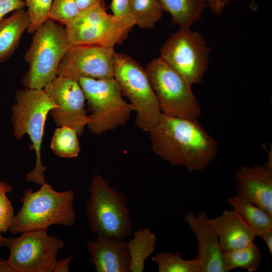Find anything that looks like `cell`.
<instances>
[{
    "label": "cell",
    "instance_id": "1",
    "mask_svg": "<svg viewBox=\"0 0 272 272\" xmlns=\"http://www.w3.org/2000/svg\"><path fill=\"white\" fill-rule=\"evenodd\" d=\"M148 132L156 155L189 172L202 171L217 155V143L197 119L162 113L159 121Z\"/></svg>",
    "mask_w": 272,
    "mask_h": 272
},
{
    "label": "cell",
    "instance_id": "2",
    "mask_svg": "<svg viewBox=\"0 0 272 272\" xmlns=\"http://www.w3.org/2000/svg\"><path fill=\"white\" fill-rule=\"evenodd\" d=\"M72 190L58 192L45 182L36 191L25 190L22 207L15 215L9 231L12 234L47 230L51 225L72 226L76 221Z\"/></svg>",
    "mask_w": 272,
    "mask_h": 272
},
{
    "label": "cell",
    "instance_id": "3",
    "mask_svg": "<svg viewBox=\"0 0 272 272\" xmlns=\"http://www.w3.org/2000/svg\"><path fill=\"white\" fill-rule=\"evenodd\" d=\"M85 212L91 231L97 236L124 240L132 231L127 199L99 173L89 188Z\"/></svg>",
    "mask_w": 272,
    "mask_h": 272
},
{
    "label": "cell",
    "instance_id": "4",
    "mask_svg": "<svg viewBox=\"0 0 272 272\" xmlns=\"http://www.w3.org/2000/svg\"><path fill=\"white\" fill-rule=\"evenodd\" d=\"M33 34L24 57L28 69L22 83L26 88L43 89L57 76L58 65L70 45L64 27L49 19Z\"/></svg>",
    "mask_w": 272,
    "mask_h": 272
},
{
    "label": "cell",
    "instance_id": "5",
    "mask_svg": "<svg viewBox=\"0 0 272 272\" xmlns=\"http://www.w3.org/2000/svg\"><path fill=\"white\" fill-rule=\"evenodd\" d=\"M16 104L12 107V121L15 137L20 140L25 134L32 142L31 149L36 156L34 168L26 175V180L40 185L45 183L47 168L41 160L40 148L44 126L48 113L57 106L43 89L25 88L17 91Z\"/></svg>",
    "mask_w": 272,
    "mask_h": 272
},
{
    "label": "cell",
    "instance_id": "6",
    "mask_svg": "<svg viewBox=\"0 0 272 272\" xmlns=\"http://www.w3.org/2000/svg\"><path fill=\"white\" fill-rule=\"evenodd\" d=\"M113 78L136 113L135 124L148 132L162 111L145 69L129 55L116 52Z\"/></svg>",
    "mask_w": 272,
    "mask_h": 272
},
{
    "label": "cell",
    "instance_id": "7",
    "mask_svg": "<svg viewBox=\"0 0 272 272\" xmlns=\"http://www.w3.org/2000/svg\"><path fill=\"white\" fill-rule=\"evenodd\" d=\"M78 82L91 113L87 125L91 132L99 135L125 125L133 109L114 78H83Z\"/></svg>",
    "mask_w": 272,
    "mask_h": 272
},
{
    "label": "cell",
    "instance_id": "8",
    "mask_svg": "<svg viewBox=\"0 0 272 272\" xmlns=\"http://www.w3.org/2000/svg\"><path fill=\"white\" fill-rule=\"evenodd\" d=\"M145 70L162 113L192 119L200 116V106L191 85L160 57L150 61Z\"/></svg>",
    "mask_w": 272,
    "mask_h": 272
},
{
    "label": "cell",
    "instance_id": "9",
    "mask_svg": "<svg viewBox=\"0 0 272 272\" xmlns=\"http://www.w3.org/2000/svg\"><path fill=\"white\" fill-rule=\"evenodd\" d=\"M70 46L78 45L113 47L127 38L130 29L107 13L104 1L80 11L64 25Z\"/></svg>",
    "mask_w": 272,
    "mask_h": 272
},
{
    "label": "cell",
    "instance_id": "10",
    "mask_svg": "<svg viewBox=\"0 0 272 272\" xmlns=\"http://www.w3.org/2000/svg\"><path fill=\"white\" fill-rule=\"evenodd\" d=\"M21 234L5 238L4 246L10 250L7 261L13 272H55L57 254L64 243L47 230Z\"/></svg>",
    "mask_w": 272,
    "mask_h": 272
},
{
    "label": "cell",
    "instance_id": "11",
    "mask_svg": "<svg viewBox=\"0 0 272 272\" xmlns=\"http://www.w3.org/2000/svg\"><path fill=\"white\" fill-rule=\"evenodd\" d=\"M211 50L199 33L180 28L162 45L160 57L192 86L201 82Z\"/></svg>",
    "mask_w": 272,
    "mask_h": 272
},
{
    "label": "cell",
    "instance_id": "12",
    "mask_svg": "<svg viewBox=\"0 0 272 272\" xmlns=\"http://www.w3.org/2000/svg\"><path fill=\"white\" fill-rule=\"evenodd\" d=\"M115 53L113 47L70 46L58 65L57 76L77 81L83 78H113Z\"/></svg>",
    "mask_w": 272,
    "mask_h": 272
},
{
    "label": "cell",
    "instance_id": "13",
    "mask_svg": "<svg viewBox=\"0 0 272 272\" xmlns=\"http://www.w3.org/2000/svg\"><path fill=\"white\" fill-rule=\"evenodd\" d=\"M43 89L57 106L51 110L56 126L71 127L81 135L89 116L85 108V97L78 81L57 76Z\"/></svg>",
    "mask_w": 272,
    "mask_h": 272
},
{
    "label": "cell",
    "instance_id": "14",
    "mask_svg": "<svg viewBox=\"0 0 272 272\" xmlns=\"http://www.w3.org/2000/svg\"><path fill=\"white\" fill-rule=\"evenodd\" d=\"M262 165L243 166L234 174L235 194L244 198L272 216V153Z\"/></svg>",
    "mask_w": 272,
    "mask_h": 272
},
{
    "label": "cell",
    "instance_id": "15",
    "mask_svg": "<svg viewBox=\"0 0 272 272\" xmlns=\"http://www.w3.org/2000/svg\"><path fill=\"white\" fill-rule=\"evenodd\" d=\"M184 220L195 234L198 242L196 258L200 264V272H225L222 262L223 250L218 237L209 222L207 213L196 215L189 212Z\"/></svg>",
    "mask_w": 272,
    "mask_h": 272
},
{
    "label": "cell",
    "instance_id": "16",
    "mask_svg": "<svg viewBox=\"0 0 272 272\" xmlns=\"http://www.w3.org/2000/svg\"><path fill=\"white\" fill-rule=\"evenodd\" d=\"M87 247L97 272H130L129 254L123 240L97 236L87 242Z\"/></svg>",
    "mask_w": 272,
    "mask_h": 272
},
{
    "label": "cell",
    "instance_id": "17",
    "mask_svg": "<svg viewBox=\"0 0 272 272\" xmlns=\"http://www.w3.org/2000/svg\"><path fill=\"white\" fill-rule=\"evenodd\" d=\"M209 222L223 251L243 248L254 242L256 236L234 210H225L221 215L209 218Z\"/></svg>",
    "mask_w": 272,
    "mask_h": 272
},
{
    "label": "cell",
    "instance_id": "18",
    "mask_svg": "<svg viewBox=\"0 0 272 272\" xmlns=\"http://www.w3.org/2000/svg\"><path fill=\"white\" fill-rule=\"evenodd\" d=\"M30 18L27 10H17L0 20V63L10 58L18 48L24 32L27 30Z\"/></svg>",
    "mask_w": 272,
    "mask_h": 272
},
{
    "label": "cell",
    "instance_id": "19",
    "mask_svg": "<svg viewBox=\"0 0 272 272\" xmlns=\"http://www.w3.org/2000/svg\"><path fill=\"white\" fill-rule=\"evenodd\" d=\"M164 11L169 13L172 23L181 29H190L201 19L206 8V0H156Z\"/></svg>",
    "mask_w": 272,
    "mask_h": 272
},
{
    "label": "cell",
    "instance_id": "20",
    "mask_svg": "<svg viewBox=\"0 0 272 272\" xmlns=\"http://www.w3.org/2000/svg\"><path fill=\"white\" fill-rule=\"evenodd\" d=\"M228 203L236 211L256 236L272 229V216L250 201L235 194L227 198Z\"/></svg>",
    "mask_w": 272,
    "mask_h": 272
},
{
    "label": "cell",
    "instance_id": "21",
    "mask_svg": "<svg viewBox=\"0 0 272 272\" xmlns=\"http://www.w3.org/2000/svg\"><path fill=\"white\" fill-rule=\"evenodd\" d=\"M156 235L149 229H140L134 232L133 237L126 243L129 254V271L143 272L146 259L154 251Z\"/></svg>",
    "mask_w": 272,
    "mask_h": 272
},
{
    "label": "cell",
    "instance_id": "22",
    "mask_svg": "<svg viewBox=\"0 0 272 272\" xmlns=\"http://www.w3.org/2000/svg\"><path fill=\"white\" fill-rule=\"evenodd\" d=\"M261 260V251L254 242L243 248L223 251L222 262L225 272L237 268L253 272L258 269Z\"/></svg>",
    "mask_w": 272,
    "mask_h": 272
},
{
    "label": "cell",
    "instance_id": "23",
    "mask_svg": "<svg viewBox=\"0 0 272 272\" xmlns=\"http://www.w3.org/2000/svg\"><path fill=\"white\" fill-rule=\"evenodd\" d=\"M135 25L143 29H153L164 11L156 0H129Z\"/></svg>",
    "mask_w": 272,
    "mask_h": 272
},
{
    "label": "cell",
    "instance_id": "24",
    "mask_svg": "<svg viewBox=\"0 0 272 272\" xmlns=\"http://www.w3.org/2000/svg\"><path fill=\"white\" fill-rule=\"evenodd\" d=\"M78 133L73 128L60 126L53 135L50 148L56 156L62 158L77 157L80 151Z\"/></svg>",
    "mask_w": 272,
    "mask_h": 272
},
{
    "label": "cell",
    "instance_id": "25",
    "mask_svg": "<svg viewBox=\"0 0 272 272\" xmlns=\"http://www.w3.org/2000/svg\"><path fill=\"white\" fill-rule=\"evenodd\" d=\"M151 260L157 263L159 272H200V264L196 258L184 259L178 252L157 253Z\"/></svg>",
    "mask_w": 272,
    "mask_h": 272
},
{
    "label": "cell",
    "instance_id": "26",
    "mask_svg": "<svg viewBox=\"0 0 272 272\" xmlns=\"http://www.w3.org/2000/svg\"><path fill=\"white\" fill-rule=\"evenodd\" d=\"M30 18L27 29L29 33H33L47 19L53 0H24Z\"/></svg>",
    "mask_w": 272,
    "mask_h": 272
},
{
    "label": "cell",
    "instance_id": "27",
    "mask_svg": "<svg viewBox=\"0 0 272 272\" xmlns=\"http://www.w3.org/2000/svg\"><path fill=\"white\" fill-rule=\"evenodd\" d=\"M80 12L76 0H53L48 19L65 25Z\"/></svg>",
    "mask_w": 272,
    "mask_h": 272
},
{
    "label": "cell",
    "instance_id": "28",
    "mask_svg": "<svg viewBox=\"0 0 272 272\" xmlns=\"http://www.w3.org/2000/svg\"><path fill=\"white\" fill-rule=\"evenodd\" d=\"M12 190V186L2 181L0 184V227L3 233L9 230L15 216L13 205L6 195Z\"/></svg>",
    "mask_w": 272,
    "mask_h": 272
},
{
    "label": "cell",
    "instance_id": "29",
    "mask_svg": "<svg viewBox=\"0 0 272 272\" xmlns=\"http://www.w3.org/2000/svg\"><path fill=\"white\" fill-rule=\"evenodd\" d=\"M110 8L112 15L125 27L131 30L135 25L129 0H111Z\"/></svg>",
    "mask_w": 272,
    "mask_h": 272
},
{
    "label": "cell",
    "instance_id": "30",
    "mask_svg": "<svg viewBox=\"0 0 272 272\" xmlns=\"http://www.w3.org/2000/svg\"><path fill=\"white\" fill-rule=\"evenodd\" d=\"M25 6L24 0H0V20L8 13Z\"/></svg>",
    "mask_w": 272,
    "mask_h": 272
},
{
    "label": "cell",
    "instance_id": "31",
    "mask_svg": "<svg viewBox=\"0 0 272 272\" xmlns=\"http://www.w3.org/2000/svg\"><path fill=\"white\" fill-rule=\"evenodd\" d=\"M206 1L208 7L210 8L212 13L219 15L223 13L232 0H206Z\"/></svg>",
    "mask_w": 272,
    "mask_h": 272
},
{
    "label": "cell",
    "instance_id": "32",
    "mask_svg": "<svg viewBox=\"0 0 272 272\" xmlns=\"http://www.w3.org/2000/svg\"><path fill=\"white\" fill-rule=\"evenodd\" d=\"M71 256L61 259L57 261L55 272H68L70 270V263Z\"/></svg>",
    "mask_w": 272,
    "mask_h": 272
},
{
    "label": "cell",
    "instance_id": "33",
    "mask_svg": "<svg viewBox=\"0 0 272 272\" xmlns=\"http://www.w3.org/2000/svg\"><path fill=\"white\" fill-rule=\"evenodd\" d=\"M265 243L270 255H272V229H268L260 236Z\"/></svg>",
    "mask_w": 272,
    "mask_h": 272
},
{
    "label": "cell",
    "instance_id": "34",
    "mask_svg": "<svg viewBox=\"0 0 272 272\" xmlns=\"http://www.w3.org/2000/svg\"><path fill=\"white\" fill-rule=\"evenodd\" d=\"M100 1L101 0H76L80 11L89 8Z\"/></svg>",
    "mask_w": 272,
    "mask_h": 272
},
{
    "label": "cell",
    "instance_id": "35",
    "mask_svg": "<svg viewBox=\"0 0 272 272\" xmlns=\"http://www.w3.org/2000/svg\"><path fill=\"white\" fill-rule=\"evenodd\" d=\"M0 272H13L8 264L7 260L0 258Z\"/></svg>",
    "mask_w": 272,
    "mask_h": 272
},
{
    "label": "cell",
    "instance_id": "36",
    "mask_svg": "<svg viewBox=\"0 0 272 272\" xmlns=\"http://www.w3.org/2000/svg\"><path fill=\"white\" fill-rule=\"evenodd\" d=\"M2 231L0 227V246H4L5 238L2 235Z\"/></svg>",
    "mask_w": 272,
    "mask_h": 272
},
{
    "label": "cell",
    "instance_id": "37",
    "mask_svg": "<svg viewBox=\"0 0 272 272\" xmlns=\"http://www.w3.org/2000/svg\"><path fill=\"white\" fill-rule=\"evenodd\" d=\"M1 182H2V181H0V184H1Z\"/></svg>",
    "mask_w": 272,
    "mask_h": 272
}]
</instances>
